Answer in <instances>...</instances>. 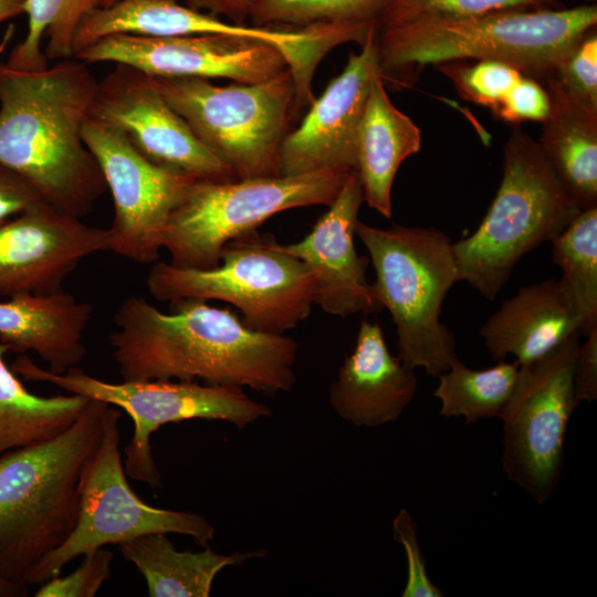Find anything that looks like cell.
<instances>
[{"label":"cell","mask_w":597,"mask_h":597,"mask_svg":"<svg viewBox=\"0 0 597 597\" xmlns=\"http://www.w3.org/2000/svg\"><path fill=\"white\" fill-rule=\"evenodd\" d=\"M82 137L114 201L109 250L138 264L157 262L166 222L199 178L156 165L121 129L92 116Z\"/></svg>","instance_id":"obj_13"},{"label":"cell","mask_w":597,"mask_h":597,"mask_svg":"<svg viewBox=\"0 0 597 597\" xmlns=\"http://www.w3.org/2000/svg\"><path fill=\"white\" fill-rule=\"evenodd\" d=\"M434 66L450 78L464 100L493 113L524 75L513 65L498 60H453Z\"/></svg>","instance_id":"obj_31"},{"label":"cell","mask_w":597,"mask_h":597,"mask_svg":"<svg viewBox=\"0 0 597 597\" xmlns=\"http://www.w3.org/2000/svg\"><path fill=\"white\" fill-rule=\"evenodd\" d=\"M416 391L415 369L390 353L378 323L363 320L354 349L329 386L332 408L356 427L374 428L397 420Z\"/></svg>","instance_id":"obj_20"},{"label":"cell","mask_w":597,"mask_h":597,"mask_svg":"<svg viewBox=\"0 0 597 597\" xmlns=\"http://www.w3.org/2000/svg\"><path fill=\"white\" fill-rule=\"evenodd\" d=\"M395 0H259L250 24L306 28L322 24H374Z\"/></svg>","instance_id":"obj_30"},{"label":"cell","mask_w":597,"mask_h":597,"mask_svg":"<svg viewBox=\"0 0 597 597\" xmlns=\"http://www.w3.org/2000/svg\"><path fill=\"white\" fill-rule=\"evenodd\" d=\"M114 34L151 38L228 34L260 39L275 45L296 77L311 74L323 57L325 38L317 27L281 28L237 24L177 0H119L88 10L73 42V57L94 42Z\"/></svg>","instance_id":"obj_16"},{"label":"cell","mask_w":597,"mask_h":597,"mask_svg":"<svg viewBox=\"0 0 597 597\" xmlns=\"http://www.w3.org/2000/svg\"><path fill=\"white\" fill-rule=\"evenodd\" d=\"M109 250L107 229L45 201L0 223V297L52 294L82 260Z\"/></svg>","instance_id":"obj_17"},{"label":"cell","mask_w":597,"mask_h":597,"mask_svg":"<svg viewBox=\"0 0 597 597\" xmlns=\"http://www.w3.org/2000/svg\"><path fill=\"white\" fill-rule=\"evenodd\" d=\"M25 0H0V22L23 13Z\"/></svg>","instance_id":"obj_41"},{"label":"cell","mask_w":597,"mask_h":597,"mask_svg":"<svg viewBox=\"0 0 597 597\" xmlns=\"http://www.w3.org/2000/svg\"><path fill=\"white\" fill-rule=\"evenodd\" d=\"M87 65L71 57L22 71L0 62V165L76 218L107 189L82 137L98 85Z\"/></svg>","instance_id":"obj_2"},{"label":"cell","mask_w":597,"mask_h":597,"mask_svg":"<svg viewBox=\"0 0 597 597\" xmlns=\"http://www.w3.org/2000/svg\"><path fill=\"white\" fill-rule=\"evenodd\" d=\"M542 83L551 111L538 145L579 208L597 207V107L568 94L553 75Z\"/></svg>","instance_id":"obj_24"},{"label":"cell","mask_w":597,"mask_h":597,"mask_svg":"<svg viewBox=\"0 0 597 597\" xmlns=\"http://www.w3.org/2000/svg\"><path fill=\"white\" fill-rule=\"evenodd\" d=\"M157 301L198 298L229 303L251 329L282 335L305 321L314 305V277L297 258L282 251L271 233L258 230L229 241L209 270L153 263L146 277Z\"/></svg>","instance_id":"obj_7"},{"label":"cell","mask_w":597,"mask_h":597,"mask_svg":"<svg viewBox=\"0 0 597 597\" xmlns=\"http://www.w3.org/2000/svg\"><path fill=\"white\" fill-rule=\"evenodd\" d=\"M420 147L418 126L392 104L381 73L377 74L370 84L356 147L355 169L368 207L391 218V191L397 171Z\"/></svg>","instance_id":"obj_23"},{"label":"cell","mask_w":597,"mask_h":597,"mask_svg":"<svg viewBox=\"0 0 597 597\" xmlns=\"http://www.w3.org/2000/svg\"><path fill=\"white\" fill-rule=\"evenodd\" d=\"M8 352L0 342V457L63 432L90 401L74 394L44 397L31 392L7 365Z\"/></svg>","instance_id":"obj_26"},{"label":"cell","mask_w":597,"mask_h":597,"mask_svg":"<svg viewBox=\"0 0 597 597\" xmlns=\"http://www.w3.org/2000/svg\"><path fill=\"white\" fill-rule=\"evenodd\" d=\"M579 337L576 333L537 360L520 366L514 392L500 417L503 472L538 504L558 484L568 421L579 404L575 386Z\"/></svg>","instance_id":"obj_12"},{"label":"cell","mask_w":597,"mask_h":597,"mask_svg":"<svg viewBox=\"0 0 597 597\" xmlns=\"http://www.w3.org/2000/svg\"><path fill=\"white\" fill-rule=\"evenodd\" d=\"M374 25L344 70L314 98L297 128L285 136L280 175L355 169L357 135L373 78L381 73ZM383 75V74H381Z\"/></svg>","instance_id":"obj_18"},{"label":"cell","mask_w":597,"mask_h":597,"mask_svg":"<svg viewBox=\"0 0 597 597\" xmlns=\"http://www.w3.org/2000/svg\"><path fill=\"white\" fill-rule=\"evenodd\" d=\"M582 209L538 142L515 126L503 147L502 179L476 230L452 243L462 281L493 301L517 262L559 234Z\"/></svg>","instance_id":"obj_6"},{"label":"cell","mask_w":597,"mask_h":597,"mask_svg":"<svg viewBox=\"0 0 597 597\" xmlns=\"http://www.w3.org/2000/svg\"><path fill=\"white\" fill-rule=\"evenodd\" d=\"M551 242L586 336L597 326V207L580 210Z\"/></svg>","instance_id":"obj_29"},{"label":"cell","mask_w":597,"mask_h":597,"mask_svg":"<svg viewBox=\"0 0 597 597\" xmlns=\"http://www.w3.org/2000/svg\"><path fill=\"white\" fill-rule=\"evenodd\" d=\"M121 417L118 408L107 406L100 441L81 475L76 525L29 574L27 586L61 575L76 557L146 534L188 535L202 546L213 540L216 530L202 515L154 507L132 490L119 451Z\"/></svg>","instance_id":"obj_11"},{"label":"cell","mask_w":597,"mask_h":597,"mask_svg":"<svg viewBox=\"0 0 597 597\" xmlns=\"http://www.w3.org/2000/svg\"><path fill=\"white\" fill-rule=\"evenodd\" d=\"M585 337L577 353L575 386L579 402H593L597 399V326Z\"/></svg>","instance_id":"obj_38"},{"label":"cell","mask_w":597,"mask_h":597,"mask_svg":"<svg viewBox=\"0 0 597 597\" xmlns=\"http://www.w3.org/2000/svg\"><path fill=\"white\" fill-rule=\"evenodd\" d=\"M520 374L514 360L499 363L476 370L457 362L440 374L433 396L440 401V415L463 417L465 423L501 417L510 401Z\"/></svg>","instance_id":"obj_27"},{"label":"cell","mask_w":597,"mask_h":597,"mask_svg":"<svg viewBox=\"0 0 597 597\" xmlns=\"http://www.w3.org/2000/svg\"><path fill=\"white\" fill-rule=\"evenodd\" d=\"M596 24V4L418 18L377 28L378 62L384 81L407 69L470 59L502 61L542 82Z\"/></svg>","instance_id":"obj_4"},{"label":"cell","mask_w":597,"mask_h":597,"mask_svg":"<svg viewBox=\"0 0 597 597\" xmlns=\"http://www.w3.org/2000/svg\"><path fill=\"white\" fill-rule=\"evenodd\" d=\"M353 169L329 168L294 176L227 181L197 179L169 216L161 249L177 268L209 270L231 240L258 230L276 213L328 207Z\"/></svg>","instance_id":"obj_9"},{"label":"cell","mask_w":597,"mask_h":597,"mask_svg":"<svg viewBox=\"0 0 597 597\" xmlns=\"http://www.w3.org/2000/svg\"><path fill=\"white\" fill-rule=\"evenodd\" d=\"M151 76V75H150ZM168 104L238 179L280 176V154L295 113L287 67L256 83L151 76Z\"/></svg>","instance_id":"obj_8"},{"label":"cell","mask_w":597,"mask_h":597,"mask_svg":"<svg viewBox=\"0 0 597 597\" xmlns=\"http://www.w3.org/2000/svg\"><path fill=\"white\" fill-rule=\"evenodd\" d=\"M193 9L222 17L237 24L248 23L259 0H177Z\"/></svg>","instance_id":"obj_39"},{"label":"cell","mask_w":597,"mask_h":597,"mask_svg":"<svg viewBox=\"0 0 597 597\" xmlns=\"http://www.w3.org/2000/svg\"><path fill=\"white\" fill-rule=\"evenodd\" d=\"M107 404L90 399L63 432L0 457V573L27 586L34 567L74 530L80 480Z\"/></svg>","instance_id":"obj_3"},{"label":"cell","mask_w":597,"mask_h":597,"mask_svg":"<svg viewBox=\"0 0 597 597\" xmlns=\"http://www.w3.org/2000/svg\"><path fill=\"white\" fill-rule=\"evenodd\" d=\"M363 202L362 185L353 169L311 231L295 243H279L282 251L307 266L314 277V304L334 316L366 315L384 308L366 277L369 259L359 255L354 244Z\"/></svg>","instance_id":"obj_19"},{"label":"cell","mask_w":597,"mask_h":597,"mask_svg":"<svg viewBox=\"0 0 597 597\" xmlns=\"http://www.w3.org/2000/svg\"><path fill=\"white\" fill-rule=\"evenodd\" d=\"M25 380L51 384L69 394L100 400L123 409L134 422L133 437L124 447L128 478L163 486L151 454L150 436L168 423L190 419L222 420L239 429L271 415L241 388L185 380H123L109 383L72 367L56 374L21 355L11 366Z\"/></svg>","instance_id":"obj_10"},{"label":"cell","mask_w":597,"mask_h":597,"mask_svg":"<svg viewBox=\"0 0 597 597\" xmlns=\"http://www.w3.org/2000/svg\"><path fill=\"white\" fill-rule=\"evenodd\" d=\"M93 306L72 294H21L0 300V342L10 352L34 353L62 374L85 355L84 332Z\"/></svg>","instance_id":"obj_22"},{"label":"cell","mask_w":597,"mask_h":597,"mask_svg":"<svg viewBox=\"0 0 597 597\" xmlns=\"http://www.w3.org/2000/svg\"><path fill=\"white\" fill-rule=\"evenodd\" d=\"M42 201L35 187L0 165V223Z\"/></svg>","instance_id":"obj_37"},{"label":"cell","mask_w":597,"mask_h":597,"mask_svg":"<svg viewBox=\"0 0 597 597\" xmlns=\"http://www.w3.org/2000/svg\"><path fill=\"white\" fill-rule=\"evenodd\" d=\"M557 0H395L378 18L376 28L418 18H465L509 9H551Z\"/></svg>","instance_id":"obj_32"},{"label":"cell","mask_w":597,"mask_h":597,"mask_svg":"<svg viewBox=\"0 0 597 597\" xmlns=\"http://www.w3.org/2000/svg\"><path fill=\"white\" fill-rule=\"evenodd\" d=\"M119 549L145 578L150 597H208L220 570L264 554L260 549L223 555L210 547L179 552L164 533L124 542Z\"/></svg>","instance_id":"obj_25"},{"label":"cell","mask_w":597,"mask_h":597,"mask_svg":"<svg viewBox=\"0 0 597 597\" xmlns=\"http://www.w3.org/2000/svg\"><path fill=\"white\" fill-rule=\"evenodd\" d=\"M575 98L597 107V32L589 30L552 74Z\"/></svg>","instance_id":"obj_33"},{"label":"cell","mask_w":597,"mask_h":597,"mask_svg":"<svg viewBox=\"0 0 597 597\" xmlns=\"http://www.w3.org/2000/svg\"><path fill=\"white\" fill-rule=\"evenodd\" d=\"M28 595V586L10 582L0 573V597H24Z\"/></svg>","instance_id":"obj_40"},{"label":"cell","mask_w":597,"mask_h":597,"mask_svg":"<svg viewBox=\"0 0 597 597\" xmlns=\"http://www.w3.org/2000/svg\"><path fill=\"white\" fill-rule=\"evenodd\" d=\"M355 233L375 270L373 291L395 324L398 357L438 377L460 360L454 335L440 321L448 292L462 281L450 238L436 228L359 220Z\"/></svg>","instance_id":"obj_5"},{"label":"cell","mask_w":597,"mask_h":597,"mask_svg":"<svg viewBox=\"0 0 597 597\" xmlns=\"http://www.w3.org/2000/svg\"><path fill=\"white\" fill-rule=\"evenodd\" d=\"M551 111V98L538 80L522 75L494 111V115L510 124L544 122Z\"/></svg>","instance_id":"obj_36"},{"label":"cell","mask_w":597,"mask_h":597,"mask_svg":"<svg viewBox=\"0 0 597 597\" xmlns=\"http://www.w3.org/2000/svg\"><path fill=\"white\" fill-rule=\"evenodd\" d=\"M114 65L98 81L90 116L121 129L156 165L199 179H238L168 104L149 74Z\"/></svg>","instance_id":"obj_15"},{"label":"cell","mask_w":597,"mask_h":597,"mask_svg":"<svg viewBox=\"0 0 597 597\" xmlns=\"http://www.w3.org/2000/svg\"><path fill=\"white\" fill-rule=\"evenodd\" d=\"M580 331V315L567 285L562 279H547L523 286L503 301L480 335L494 360L513 355L523 366Z\"/></svg>","instance_id":"obj_21"},{"label":"cell","mask_w":597,"mask_h":597,"mask_svg":"<svg viewBox=\"0 0 597 597\" xmlns=\"http://www.w3.org/2000/svg\"><path fill=\"white\" fill-rule=\"evenodd\" d=\"M119 0H88L91 9L94 8H105L112 6L113 3Z\"/></svg>","instance_id":"obj_42"},{"label":"cell","mask_w":597,"mask_h":597,"mask_svg":"<svg viewBox=\"0 0 597 597\" xmlns=\"http://www.w3.org/2000/svg\"><path fill=\"white\" fill-rule=\"evenodd\" d=\"M169 303V313L134 295L118 305L108 344L123 380L200 379L270 395L292 389L294 338L251 329L208 301Z\"/></svg>","instance_id":"obj_1"},{"label":"cell","mask_w":597,"mask_h":597,"mask_svg":"<svg viewBox=\"0 0 597 597\" xmlns=\"http://www.w3.org/2000/svg\"><path fill=\"white\" fill-rule=\"evenodd\" d=\"M113 553L105 547L84 555L81 565L71 574L55 576L35 591V597H94L111 577Z\"/></svg>","instance_id":"obj_34"},{"label":"cell","mask_w":597,"mask_h":597,"mask_svg":"<svg viewBox=\"0 0 597 597\" xmlns=\"http://www.w3.org/2000/svg\"><path fill=\"white\" fill-rule=\"evenodd\" d=\"M88 0H25L24 39L9 54L7 64L22 71H40L49 61L73 57V42Z\"/></svg>","instance_id":"obj_28"},{"label":"cell","mask_w":597,"mask_h":597,"mask_svg":"<svg viewBox=\"0 0 597 597\" xmlns=\"http://www.w3.org/2000/svg\"><path fill=\"white\" fill-rule=\"evenodd\" d=\"M395 541L401 544L407 558V580L402 597L444 596L429 578L426 558L417 537V524L406 509H401L392 521Z\"/></svg>","instance_id":"obj_35"},{"label":"cell","mask_w":597,"mask_h":597,"mask_svg":"<svg viewBox=\"0 0 597 597\" xmlns=\"http://www.w3.org/2000/svg\"><path fill=\"white\" fill-rule=\"evenodd\" d=\"M86 64H126L151 76L256 83L289 67L270 42L240 35L105 36L74 55Z\"/></svg>","instance_id":"obj_14"}]
</instances>
